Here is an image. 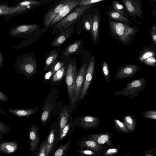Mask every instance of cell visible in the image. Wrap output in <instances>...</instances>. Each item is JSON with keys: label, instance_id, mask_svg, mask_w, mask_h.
<instances>
[{"label": "cell", "instance_id": "obj_1", "mask_svg": "<svg viewBox=\"0 0 156 156\" xmlns=\"http://www.w3.org/2000/svg\"><path fill=\"white\" fill-rule=\"evenodd\" d=\"M58 98V91L55 87L51 88L42 106V113L40 118L42 126L46 125L50 121L53 115L55 117L58 115V111L61 101L57 102Z\"/></svg>", "mask_w": 156, "mask_h": 156}, {"label": "cell", "instance_id": "obj_2", "mask_svg": "<svg viewBox=\"0 0 156 156\" xmlns=\"http://www.w3.org/2000/svg\"><path fill=\"white\" fill-rule=\"evenodd\" d=\"M14 66L16 73L23 74L28 79L37 73L36 59L32 52L18 56Z\"/></svg>", "mask_w": 156, "mask_h": 156}, {"label": "cell", "instance_id": "obj_3", "mask_svg": "<svg viewBox=\"0 0 156 156\" xmlns=\"http://www.w3.org/2000/svg\"><path fill=\"white\" fill-rule=\"evenodd\" d=\"M39 28L36 24L28 25H13L10 28L9 35L12 37H18L20 39L28 38L27 40L22 42L17 46L12 45L14 49L23 48L29 44L31 41L32 34Z\"/></svg>", "mask_w": 156, "mask_h": 156}, {"label": "cell", "instance_id": "obj_4", "mask_svg": "<svg viewBox=\"0 0 156 156\" xmlns=\"http://www.w3.org/2000/svg\"><path fill=\"white\" fill-rule=\"evenodd\" d=\"M108 23L113 35L123 44L129 43L137 33L136 27L112 21H109Z\"/></svg>", "mask_w": 156, "mask_h": 156}, {"label": "cell", "instance_id": "obj_5", "mask_svg": "<svg viewBox=\"0 0 156 156\" xmlns=\"http://www.w3.org/2000/svg\"><path fill=\"white\" fill-rule=\"evenodd\" d=\"M77 73L76 62H71L67 66L65 78L69 99V106L73 112L78 104L75 93V83Z\"/></svg>", "mask_w": 156, "mask_h": 156}, {"label": "cell", "instance_id": "obj_6", "mask_svg": "<svg viewBox=\"0 0 156 156\" xmlns=\"http://www.w3.org/2000/svg\"><path fill=\"white\" fill-rule=\"evenodd\" d=\"M91 5L76 7L70 13L59 21L53 29V33H56L67 28L83 16Z\"/></svg>", "mask_w": 156, "mask_h": 156}, {"label": "cell", "instance_id": "obj_7", "mask_svg": "<svg viewBox=\"0 0 156 156\" xmlns=\"http://www.w3.org/2000/svg\"><path fill=\"white\" fill-rule=\"evenodd\" d=\"M146 79L142 78L133 80L127 83L124 88L114 92L112 94L116 96L127 97L131 99L138 97L140 92L146 88Z\"/></svg>", "mask_w": 156, "mask_h": 156}, {"label": "cell", "instance_id": "obj_8", "mask_svg": "<svg viewBox=\"0 0 156 156\" xmlns=\"http://www.w3.org/2000/svg\"><path fill=\"white\" fill-rule=\"evenodd\" d=\"M59 128L56 120H54L49 127V131L47 136L46 156H51L58 142Z\"/></svg>", "mask_w": 156, "mask_h": 156}, {"label": "cell", "instance_id": "obj_9", "mask_svg": "<svg viewBox=\"0 0 156 156\" xmlns=\"http://www.w3.org/2000/svg\"><path fill=\"white\" fill-rule=\"evenodd\" d=\"M95 63L94 56L93 55L90 58L89 65L87 68L83 85L78 100V103L83 99L88 93L89 88L93 80Z\"/></svg>", "mask_w": 156, "mask_h": 156}, {"label": "cell", "instance_id": "obj_10", "mask_svg": "<svg viewBox=\"0 0 156 156\" xmlns=\"http://www.w3.org/2000/svg\"><path fill=\"white\" fill-rule=\"evenodd\" d=\"M73 122L75 127L86 129L94 128L98 126L100 123V119L96 116L86 115L73 118Z\"/></svg>", "mask_w": 156, "mask_h": 156}, {"label": "cell", "instance_id": "obj_11", "mask_svg": "<svg viewBox=\"0 0 156 156\" xmlns=\"http://www.w3.org/2000/svg\"><path fill=\"white\" fill-rule=\"evenodd\" d=\"M73 111L69 105L62 103L58 111V117L57 120L59 128V134L62 129L71 120L73 119Z\"/></svg>", "mask_w": 156, "mask_h": 156}, {"label": "cell", "instance_id": "obj_12", "mask_svg": "<svg viewBox=\"0 0 156 156\" xmlns=\"http://www.w3.org/2000/svg\"><path fill=\"white\" fill-rule=\"evenodd\" d=\"M141 69L137 65L131 63L125 64L120 67L115 73V78L122 80L134 76Z\"/></svg>", "mask_w": 156, "mask_h": 156}, {"label": "cell", "instance_id": "obj_13", "mask_svg": "<svg viewBox=\"0 0 156 156\" xmlns=\"http://www.w3.org/2000/svg\"><path fill=\"white\" fill-rule=\"evenodd\" d=\"M39 128L35 124L32 125L27 132L28 141L30 143V151L31 153L36 151L40 143L41 137L38 135Z\"/></svg>", "mask_w": 156, "mask_h": 156}, {"label": "cell", "instance_id": "obj_14", "mask_svg": "<svg viewBox=\"0 0 156 156\" xmlns=\"http://www.w3.org/2000/svg\"><path fill=\"white\" fill-rule=\"evenodd\" d=\"M80 0H68L67 2L51 22L50 27L52 28L57 23L66 16L75 7Z\"/></svg>", "mask_w": 156, "mask_h": 156}, {"label": "cell", "instance_id": "obj_15", "mask_svg": "<svg viewBox=\"0 0 156 156\" xmlns=\"http://www.w3.org/2000/svg\"><path fill=\"white\" fill-rule=\"evenodd\" d=\"M122 2L130 16L134 18L137 16L140 19L143 18L141 5L137 1L134 0H122Z\"/></svg>", "mask_w": 156, "mask_h": 156}, {"label": "cell", "instance_id": "obj_16", "mask_svg": "<svg viewBox=\"0 0 156 156\" xmlns=\"http://www.w3.org/2000/svg\"><path fill=\"white\" fill-rule=\"evenodd\" d=\"M67 1L68 0L60 1L55 6L47 12L43 20L45 28H48L49 27L51 22L66 3Z\"/></svg>", "mask_w": 156, "mask_h": 156}, {"label": "cell", "instance_id": "obj_17", "mask_svg": "<svg viewBox=\"0 0 156 156\" xmlns=\"http://www.w3.org/2000/svg\"><path fill=\"white\" fill-rule=\"evenodd\" d=\"M87 65L84 63L81 66L77 73L75 83V93L76 99L78 103V100L85 77L87 70Z\"/></svg>", "mask_w": 156, "mask_h": 156}, {"label": "cell", "instance_id": "obj_18", "mask_svg": "<svg viewBox=\"0 0 156 156\" xmlns=\"http://www.w3.org/2000/svg\"><path fill=\"white\" fill-rule=\"evenodd\" d=\"M18 147V143L16 141L2 140L0 141V152L1 154H12L16 151Z\"/></svg>", "mask_w": 156, "mask_h": 156}, {"label": "cell", "instance_id": "obj_19", "mask_svg": "<svg viewBox=\"0 0 156 156\" xmlns=\"http://www.w3.org/2000/svg\"><path fill=\"white\" fill-rule=\"evenodd\" d=\"M74 31L73 26L68 27L52 41L51 43V47H55L60 46L73 34Z\"/></svg>", "mask_w": 156, "mask_h": 156}, {"label": "cell", "instance_id": "obj_20", "mask_svg": "<svg viewBox=\"0 0 156 156\" xmlns=\"http://www.w3.org/2000/svg\"><path fill=\"white\" fill-rule=\"evenodd\" d=\"M39 107V106H37L29 109L11 108L8 109L7 111L18 118L28 117L36 113Z\"/></svg>", "mask_w": 156, "mask_h": 156}, {"label": "cell", "instance_id": "obj_21", "mask_svg": "<svg viewBox=\"0 0 156 156\" xmlns=\"http://www.w3.org/2000/svg\"><path fill=\"white\" fill-rule=\"evenodd\" d=\"M47 54L45 59V65L43 68L44 71L45 72L48 71L56 61L59 55V51L55 50H52Z\"/></svg>", "mask_w": 156, "mask_h": 156}, {"label": "cell", "instance_id": "obj_22", "mask_svg": "<svg viewBox=\"0 0 156 156\" xmlns=\"http://www.w3.org/2000/svg\"><path fill=\"white\" fill-rule=\"evenodd\" d=\"M93 26L91 32L92 40L93 42L96 44L98 41L99 28V18L98 14L93 16Z\"/></svg>", "mask_w": 156, "mask_h": 156}, {"label": "cell", "instance_id": "obj_23", "mask_svg": "<svg viewBox=\"0 0 156 156\" xmlns=\"http://www.w3.org/2000/svg\"><path fill=\"white\" fill-rule=\"evenodd\" d=\"M67 69L66 67L63 66L53 75L49 81L50 85H57L60 84V82H62V80L65 77Z\"/></svg>", "mask_w": 156, "mask_h": 156}, {"label": "cell", "instance_id": "obj_24", "mask_svg": "<svg viewBox=\"0 0 156 156\" xmlns=\"http://www.w3.org/2000/svg\"><path fill=\"white\" fill-rule=\"evenodd\" d=\"M46 0H18L16 2L17 5L24 7L29 10H32L36 7L45 2Z\"/></svg>", "mask_w": 156, "mask_h": 156}, {"label": "cell", "instance_id": "obj_25", "mask_svg": "<svg viewBox=\"0 0 156 156\" xmlns=\"http://www.w3.org/2000/svg\"><path fill=\"white\" fill-rule=\"evenodd\" d=\"M82 42L80 40L70 44L62 51V54L66 57L74 54L79 49Z\"/></svg>", "mask_w": 156, "mask_h": 156}, {"label": "cell", "instance_id": "obj_26", "mask_svg": "<svg viewBox=\"0 0 156 156\" xmlns=\"http://www.w3.org/2000/svg\"><path fill=\"white\" fill-rule=\"evenodd\" d=\"M13 6H9L7 1L0 2V17L4 16V21L7 22L10 18V13Z\"/></svg>", "mask_w": 156, "mask_h": 156}, {"label": "cell", "instance_id": "obj_27", "mask_svg": "<svg viewBox=\"0 0 156 156\" xmlns=\"http://www.w3.org/2000/svg\"><path fill=\"white\" fill-rule=\"evenodd\" d=\"M73 120H70L62 129L59 135L58 142L61 141L64 138L69 136L71 133L74 130L76 127L73 122Z\"/></svg>", "mask_w": 156, "mask_h": 156}, {"label": "cell", "instance_id": "obj_28", "mask_svg": "<svg viewBox=\"0 0 156 156\" xmlns=\"http://www.w3.org/2000/svg\"><path fill=\"white\" fill-rule=\"evenodd\" d=\"M71 140L64 144H61L55 149L51 156H66L69 149Z\"/></svg>", "mask_w": 156, "mask_h": 156}, {"label": "cell", "instance_id": "obj_29", "mask_svg": "<svg viewBox=\"0 0 156 156\" xmlns=\"http://www.w3.org/2000/svg\"><path fill=\"white\" fill-rule=\"evenodd\" d=\"M122 120L128 130L133 131L135 129L136 124V119L133 115H124Z\"/></svg>", "mask_w": 156, "mask_h": 156}, {"label": "cell", "instance_id": "obj_30", "mask_svg": "<svg viewBox=\"0 0 156 156\" xmlns=\"http://www.w3.org/2000/svg\"><path fill=\"white\" fill-rule=\"evenodd\" d=\"M47 142L46 138L43 142H40L39 147L36 151L31 153L32 156H46Z\"/></svg>", "mask_w": 156, "mask_h": 156}, {"label": "cell", "instance_id": "obj_31", "mask_svg": "<svg viewBox=\"0 0 156 156\" xmlns=\"http://www.w3.org/2000/svg\"><path fill=\"white\" fill-rule=\"evenodd\" d=\"M108 15L112 19L117 21L125 22H130L129 19L115 10H112L109 12Z\"/></svg>", "mask_w": 156, "mask_h": 156}, {"label": "cell", "instance_id": "obj_32", "mask_svg": "<svg viewBox=\"0 0 156 156\" xmlns=\"http://www.w3.org/2000/svg\"><path fill=\"white\" fill-rule=\"evenodd\" d=\"M101 70L103 76L108 83L110 82L111 78L108 65L107 63L104 61L101 64Z\"/></svg>", "mask_w": 156, "mask_h": 156}, {"label": "cell", "instance_id": "obj_33", "mask_svg": "<svg viewBox=\"0 0 156 156\" xmlns=\"http://www.w3.org/2000/svg\"><path fill=\"white\" fill-rule=\"evenodd\" d=\"M155 52L152 50H147L143 52L140 54L138 58V60L142 63L146 59L155 55Z\"/></svg>", "mask_w": 156, "mask_h": 156}, {"label": "cell", "instance_id": "obj_34", "mask_svg": "<svg viewBox=\"0 0 156 156\" xmlns=\"http://www.w3.org/2000/svg\"><path fill=\"white\" fill-rule=\"evenodd\" d=\"M93 26V20L90 15L88 18L83 20V27L84 30L90 33H91Z\"/></svg>", "mask_w": 156, "mask_h": 156}, {"label": "cell", "instance_id": "obj_35", "mask_svg": "<svg viewBox=\"0 0 156 156\" xmlns=\"http://www.w3.org/2000/svg\"><path fill=\"white\" fill-rule=\"evenodd\" d=\"M65 64L64 62L62 61L56 60L50 68L52 70L51 78L57 71L65 66Z\"/></svg>", "mask_w": 156, "mask_h": 156}, {"label": "cell", "instance_id": "obj_36", "mask_svg": "<svg viewBox=\"0 0 156 156\" xmlns=\"http://www.w3.org/2000/svg\"><path fill=\"white\" fill-rule=\"evenodd\" d=\"M112 6L115 11L122 15L125 14L124 7L119 2L116 0L113 1Z\"/></svg>", "mask_w": 156, "mask_h": 156}, {"label": "cell", "instance_id": "obj_37", "mask_svg": "<svg viewBox=\"0 0 156 156\" xmlns=\"http://www.w3.org/2000/svg\"><path fill=\"white\" fill-rule=\"evenodd\" d=\"M114 124L115 127L122 131L127 133L128 130L123 123L117 119L114 120Z\"/></svg>", "mask_w": 156, "mask_h": 156}, {"label": "cell", "instance_id": "obj_38", "mask_svg": "<svg viewBox=\"0 0 156 156\" xmlns=\"http://www.w3.org/2000/svg\"><path fill=\"white\" fill-rule=\"evenodd\" d=\"M143 117L148 119L154 120L156 119V110H150L145 111L143 113Z\"/></svg>", "mask_w": 156, "mask_h": 156}, {"label": "cell", "instance_id": "obj_39", "mask_svg": "<svg viewBox=\"0 0 156 156\" xmlns=\"http://www.w3.org/2000/svg\"><path fill=\"white\" fill-rule=\"evenodd\" d=\"M11 131L10 126L0 121V131L4 134H7Z\"/></svg>", "mask_w": 156, "mask_h": 156}, {"label": "cell", "instance_id": "obj_40", "mask_svg": "<svg viewBox=\"0 0 156 156\" xmlns=\"http://www.w3.org/2000/svg\"><path fill=\"white\" fill-rule=\"evenodd\" d=\"M104 1V0H82L79 4V6L92 5V4L97 3Z\"/></svg>", "mask_w": 156, "mask_h": 156}, {"label": "cell", "instance_id": "obj_41", "mask_svg": "<svg viewBox=\"0 0 156 156\" xmlns=\"http://www.w3.org/2000/svg\"><path fill=\"white\" fill-rule=\"evenodd\" d=\"M78 155H83L91 156L95 154L93 151L87 149L79 148L76 151Z\"/></svg>", "mask_w": 156, "mask_h": 156}, {"label": "cell", "instance_id": "obj_42", "mask_svg": "<svg viewBox=\"0 0 156 156\" xmlns=\"http://www.w3.org/2000/svg\"><path fill=\"white\" fill-rule=\"evenodd\" d=\"M144 64L150 66H156V60L155 58L152 57L149 58L145 60L143 62Z\"/></svg>", "mask_w": 156, "mask_h": 156}, {"label": "cell", "instance_id": "obj_43", "mask_svg": "<svg viewBox=\"0 0 156 156\" xmlns=\"http://www.w3.org/2000/svg\"><path fill=\"white\" fill-rule=\"evenodd\" d=\"M109 138V136L108 135L103 134L98 137L97 141L100 144H103L108 140Z\"/></svg>", "mask_w": 156, "mask_h": 156}, {"label": "cell", "instance_id": "obj_44", "mask_svg": "<svg viewBox=\"0 0 156 156\" xmlns=\"http://www.w3.org/2000/svg\"><path fill=\"white\" fill-rule=\"evenodd\" d=\"M151 36L155 44H156V26L155 23L153 24L151 30Z\"/></svg>", "mask_w": 156, "mask_h": 156}, {"label": "cell", "instance_id": "obj_45", "mask_svg": "<svg viewBox=\"0 0 156 156\" xmlns=\"http://www.w3.org/2000/svg\"><path fill=\"white\" fill-rule=\"evenodd\" d=\"M48 71V72L45 74L44 76V80H45V81L44 82V83L49 82L51 77L52 70L50 68Z\"/></svg>", "mask_w": 156, "mask_h": 156}, {"label": "cell", "instance_id": "obj_46", "mask_svg": "<svg viewBox=\"0 0 156 156\" xmlns=\"http://www.w3.org/2000/svg\"><path fill=\"white\" fill-rule=\"evenodd\" d=\"M8 101V98L5 94L0 90V101L7 102Z\"/></svg>", "mask_w": 156, "mask_h": 156}, {"label": "cell", "instance_id": "obj_47", "mask_svg": "<svg viewBox=\"0 0 156 156\" xmlns=\"http://www.w3.org/2000/svg\"><path fill=\"white\" fill-rule=\"evenodd\" d=\"M117 149L116 148H111L108 150L105 153V155H112L116 153L117 152Z\"/></svg>", "mask_w": 156, "mask_h": 156}, {"label": "cell", "instance_id": "obj_48", "mask_svg": "<svg viewBox=\"0 0 156 156\" xmlns=\"http://www.w3.org/2000/svg\"><path fill=\"white\" fill-rule=\"evenodd\" d=\"M4 61V59L2 53L0 51V68H1L4 67L3 65Z\"/></svg>", "mask_w": 156, "mask_h": 156}, {"label": "cell", "instance_id": "obj_49", "mask_svg": "<svg viewBox=\"0 0 156 156\" xmlns=\"http://www.w3.org/2000/svg\"><path fill=\"white\" fill-rule=\"evenodd\" d=\"M3 134H4L2 133L0 131V141L3 138Z\"/></svg>", "mask_w": 156, "mask_h": 156}, {"label": "cell", "instance_id": "obj_50", "mask_svg": "<svg viewBox=\"0 0 156 156\" xmlns=\"http://www.w3.org/2000/svg\"><path fill=\"white\" fill-rule=\"evenodd\" d=\"M0 112L2 113V114H3L5 115L6 116H8V115H6V114L4 112V111L0 108ZM10 119V118H9Z\"/></svg>", "mask_w": 156, "mask_h": 156}, {"label": "cell", "instance_id": "obj_51", "mask_svg": "<svg viewBox=\"0 0 156 156\" xmlns=\"http://www.w3.org/2000/svg\"><path fill=\"white\" fill-rule=\"evenodd\" d=\"M146 156H153L151 155L150 154H147L146 155Z\"/></svg>", "mask_w": 156, "mask_h": 156}, {"label": "cell", "instance_id": "obj_52", "mask_svg": "<svg viewBox=\"0 0 156 156\" xmlns=\"http://www.w3.org/2000/svg\"><path fill=\"white\" fill-rule=\"evenodd\" d=\"M77 156H88V155H78Z\"/></svg>", "mask_w": 156, "mask_h": 156}, {"label": "cell", "instance_id": "obj_53", "mask_svg": "<svg viewBox=\"0 0 156 156\" xmlns=\"http://www.w3.org/2000/svg\"><path fill=\"white\" fill-rule=\"evenodd\" d=\"M1 46L0 45V49H1Z\"/></svg>", "mask_w": 156, "mask_h": 156}, {"label": "cell", "instance_id": "obj_54", "mask_svg": "<svg viewBox=\"0 0 156 156\" xmlns=\"http://www.w3.org/2000/svg\"><path fill=\"white\" fill-rule=\"evenodd\" d=\"M1 85V83H0V85Z\"/></svg>", "mask_w": 156, "mask_h": 156}, {"label": "cell", "instance_id": "obj_55", "mask_svg": "<svg viewBox=\"0 0 156 156\" xmlns=\"http://www.w3.org/2000/svg\"><path fill=\"white\" fill-rule=\"evenodd\" d=\"M1 154V153L0 152V154Z\"/></svg>", "mask_w": 156, "mask_h": 156}]
</instances>
